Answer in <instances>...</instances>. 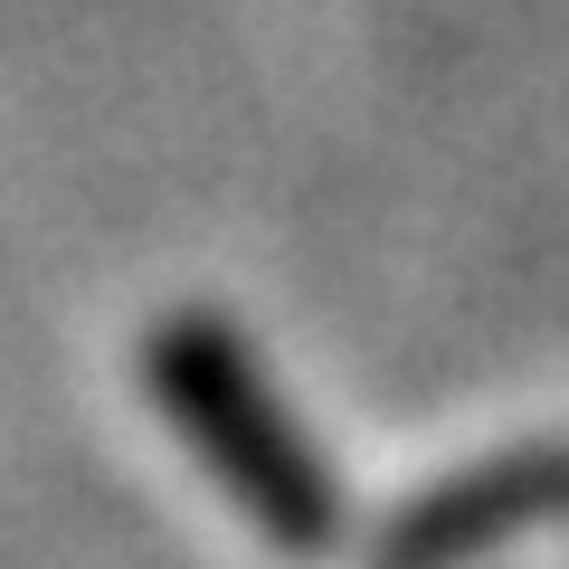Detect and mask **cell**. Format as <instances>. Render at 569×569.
<instances>
[{
  "label": "cell",
  "mask_w": 569,
  "mask_h": 569,
  "mask_svg": "<svg viewBox=\"0 0 569 569\" xmlns=\"http://www.w3.org/2000/svg\"><path fill=\"white\" fill-rule=\"evenodd\" d=\"M152 399L209 447V475L257 512V531L276 550H323L332 531L323 475L305 466V437L284 427V408L266 399V380L247 370V351L219 323L181 313V323L152 332Z\"/></svg>",
  "instance_id": "1"
},
{
  "label": "cell",
  "mask_w": 569,
  "mask_h": 569,
  "mask_svg": "<svg viewBox=\"0 0 569 569\" xmlns=\"http://www.w3.org/2000/svg\"><path fill=\"white\" fill-rule=\"evenodd\" d=\"M550 493H569L560 466H522V475H466V485H447L427 512H408V541H399V569H437L456 560L466 541H485V531H503L512 512L550 503Z\"/></svg>",
  "instance_id": "2"
}]
</instances>
